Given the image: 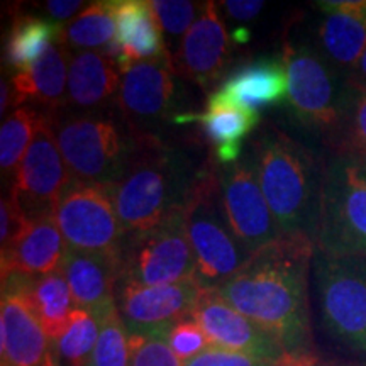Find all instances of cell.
<instances>
[{"label":"cell","mask_w":366,"mask_h":366,"mask_svg":"<svg viewBox=\"0 0 366 366\" xmlns=\"http://www.w3.org/2000/svg\"><path fill=\"white\" fill-rule=\"evenodd\" d=\"M314 248L307 236L278 237L214 290L272 334L295 360H312L307 273Z\"/></svg>","instance_id":"1"},{"label":"cell","mask_w":366,"mask_h":366,"mask_svg":"<svg viewBox=\"0 0 366 366\" xmlns=\"http://www.w3.org/2000/svg\"><path fill=\"white\" fill-rule=\"evenodd\" d=\"M251 158L264 199L283 236H317L322 173L312 153L282 131L253 141Z\"/></svg>","instance_id":"2"},{"label":"cell","mask_w":366,"mask_h":366,"mask_svg":"<svg viewBox=\"0 0 366 366\" xmlns=\"http://www.w3.org/2000/svg\"><path fill=\"white\" fill-rule=\"evenodd\" d=\"M195 175L185 154L141 134L124 175L107 187L126 236L149 231L183 207Z\"/></svg>","instance_id":"3"},{"label":"cell","mask_w":366,"mask_h":366,"mask_svg":"<svg viewBox=\"0 0 366 366\" xmlns=\"http://www.w3.org/2000/svg\"><path fill=\"white\" fill-rule=\"evenodd\" d=\"M183 216L197 263L195 280L204 290H216L244 267L251 253L229 226L212 167L197 172Z\"/></svg>","instance_id":"4"},{"label":"cell","mask_w":366,"mask_h":366,"mask_svg":"<svg viewBox=\"0 0 366 366\" xmlns=\"http://www.w3.org/2000/svg\"><path fill=\"white\" fill-rule=\"evenodd\" d=\"M51 116L71 180L111 187L124 175L141 134L131 137L116 119L102 114Z\"/></svg>","instance_id":"5"},{"label":"cell","mask_w":366,"mask_h":366,"mask_svg":"<svg viewBox=\"0 0 366 366\" xmlns=\"http://www.w3.org/2000/svg\"><path fill=\"white\" fill-rule=\"evenodd\" d=\"M315 248L334 258H366V173L346 154L322 172Z\"/></svg>","instance_id":"6"},{"label":"cell","mask_w":366,"mask_h":366,"mask_svg":"<svg viewBox=\"0 0 366 366\" xmlns=\"http://www.w3.org/2000/svg\"><path fill=\"white\" fill-rule=\"evenodd\" d=\"M287 102L300 124L324 132L342 129L355 86L342 80L322 51L305 44H287Z\"/></svg>","instance_id":"7"},{"label":"cell","mask_w":366,"mask_h":366,"mask_svg":"<svg viewBox=\"0 0 366 366\" xmlns=\"http://www.w3.org/2000/svg\"><path fill=\"white\" fill-rule=\"evenodd\" d=\"M195 274L197 263L183 207L173 210L157 227L126 236L119 282L158 287L195 280Z\"/></svg>","instance_id":"8"},{"label":"cell","mask_w":366,"mask_h":366,"mask_svg":"<svg viewBox=\"0 0 366 366\" xmlns=\"http://www.w3.org/2000/svg\"><path fill=\"white\" fill-rule=\"evenodd\" d=\"M322 324L342 345L366 353V258H315Z\"/></svg>","instance_id":"9"},{"label":"cell","mask_w":366,"mask_h":366,"mask_svg":"<svg viewBox=\"0 0 366 366\" xmlns=\"http://www.w3.org/2000/svg\"><path fill=\"white\" fill-rule=\"evenodd\" d=\"M53 217L68 248L121 259L126 232L107 187L71 180Z\"/></svg>","instance_id":"10"},{"label":"cell","mask_w":366,"mask_h":366,"mask_svg":"<svg viewBox=\"0 0 366 366\" xmlns=\"http://www.w3.org/2000/svg\"><path fill=\"white\" fill-rule=\"evenodd\" d=\"M70 183V172L54 134L53 116L44 112L33 143L14 173L9 197L27 219H36L53 214L54 204Z\"/></svg>","instance_id":"11"},{"label":"cell","mask_w":366,"mask_h":366,"mask_svg":"<svg viewBox=\"0 0 366 366\" xmlns=\"http://www.w3.org/2000/svg\"><path fill=\"white\" fill-rule=\"evenodd\" d=\"M217 178L229 226L251 254L283 236L259 187L251 154L222 167Z\"/></svg>","instance_id":"12"},{"label":"cell","mask_w":366,"mask_h":366,"mask_svg":"<svg viewBox=\"0 0 366 366\" xmlns=\"http://www.w3.org/2000/svg\"><path fill=\"white\" fill-rule=\"evenodd\" d=\"M200 292L197 280L158 287L119 282L117 310L129 334H167L190 317Z\"/></svg>","instance_id":"13"},{"label":"cell","mask_w":366,"mask_h":366,"mask_svg":"<svg viewBox=\"0 0 366 366\" xmlns=\"http://www.w3.org/2000/svg\"><path fill=\"white\" fill-rule=\"evenodd\" d=\"M190 317L200 324L214 347L262 360H295L283 350L280 342L274 340L272 334L264 331L249 317H246L244 314H241L239 310H236L232 305H229L214 290L202 288Z\"/></svg>","instance_id":"14"},{"label":"cell","mask_w":366,"mask_h":366,"mask_svg":"<svg viewBox=\"0 0 366 366\" xmlns=\"http://www.w3.org/2000/svg\"><path fill=\"white\" fill-rule=\"evenodd\" d=\"M173 58L139 61L122 70L117 109L134 126L157 124L173 116L178 105Z\"/></svg>","instance_id":"15"},{"label":"cell","mask_w":366,"mask_h":366,"mask_svg":"<svg viewBox=\"0 0 366 366\" xmlns=\"http://www.w3.org/2000/svg\"><path fill=\"white\" fill-rule=\"evenodd\" d=\"M51 341L31 309L19 274L2 280L0 355L2 366H43Z\"/></svg>","instance_id":"16"},{"label":"cell","mask_w":366,"mask_h":366,"mask_svg":"<svg viewBox=\"0 0 366 366\" xmlns=\"http://www.w3.org/2000/svg\"><path fill=\"white\" fill-rule=\"evenodd\" d=\"M231 61V39L219 16L216 2H205L199 17L183 36L173 54L177 75L185 76L204 89L219 80Z\"/></svg>","instance_id":"17"},{"label":"cell","mask_w":366,"mask_h":366,"mask_svg":"<svg viewBox=\"0 0 366 366\" xmlns=\"http://www.w3.org/2000/svg\"><path fill=\"white\" fill-rule=\"evenodd\" d=\"M75 307L102 320L117 309L121 259L68 248L61 267Z\"/></svg>","instance_id":"18"},{"label":"cell","mask_w":366,"mask_h":366,"mask_svg":"<svg viewBox=\"0 0 366 366\" xmlns=\"http://www.w3.org/2000/svg\"><path fill=\"white\" fill-rule=\"evenodd\" d=\"M66 249L53 214L29 219L12 244L2 249V280L11 274L39 277L59 272Z\"/></svg>","instance_id":"19"},{"label":"cell","mask_w":366,"mask_h":366,"mask_svg":"<svg viewBox=\"0 0 366 366\" xmlns=\"http://www.w3.org/2000/svg\"><path fill=\"white\" fill-rule=\"evenodd\" d=\"M71 49L63 44H53L46 49L33 66L16 71L11 81V107H21L27 102L39 105L41 111L58 114L65 107L70 70Z\"/></svg>","instance_id":"20"},{"label":"cell","mask_w":366,"mask_h":366,"mask_svg":"<svg viewBox=\"0 0 366 366\" xmlns=\"http://www.w3.org/2000/svg\"><path fill=\"white\" fill-rule=\"evenodd\" d=\"M116 39L109 54L117 59L121 71L148 59L173 58L168 51L157 17L146 0H116Z\"/></svg>","instance_id":"21"},{"label":"cell","mask_w":366,"mask_h":366,"mask_svg":"<svg viewBox=\"0 0 366 366\" xmlns=\"http://www.w3.org/2000/svg\"><path fill=\"white\" fill-rule=\"evenodd\" d=\"M288 80L282 59L259 58L232 71L207 104H229L259 112L264 105L280 104L287 97Z\"/></svg>","instance_id":"22"},{"label":"cell","mask_w":366,"mask_h":366,"mask_svg":"<svg viewBox=\"0 0 366 366\" xmlns=\"http://www.w3.org/2000/svg\"><path fill=\"white\" fill-rule=\"evenodd\" d=\"M320 51L334 66L355 70L366 53V0L320 2Z\"/></svg>","instance_id":"23"},{"label":"cell","mask_w":366,"mask_h":366,"mask_svg":"<svg viewBox=\"0 0 366 366\" xmlns=\"http://www.w3.org/2000/svg\"><path fill=\"white\" fill-rule=\"evenodd\" d=\"M122 71L117 59L105 51H76L68 70L65 107L95 111L117 99Z\"/></svg>","instance_id":"24"},{"label":"cell","mask_w":366,"mask_h":366,"mask_svg":"<svg viewBox=\"0 0 366 366\" xmlns=\"http://www.w3.org/2000/svg\"><path fill=\"white\" fill-rule=\"evenodd\" d=\"M21 283L48 340L56 342L66 331L76 309L65 277L61 272H54L39 277H21Z\"/></svg>","instance_id":"25"},{"label":"cell","mask_w":366,"mask_h":366,"mask_svg":"<svg viewBox=\"0 0 366 366\" xmlns=\"http://www.w3.org/2000/svg\"><path fill=\"white\" fill-rule=\"evenodd\" d=\"M63 24L41 17L24 16L14 21L6 43V61L16 71L27 70L53 44H59Z\"/></svg>","instance_id":"26"},{"label":"cell","mask_w":366,"mask_h":366,"mask_svg":"<svg viewBox=\"0 0 366 366\" xmlns=\"http://www.w3.org/2000/svg\"><path fill=\"white\" fill-rule=\"evenodd\" d=\"M116 0H99L89 4L70 24L63 26L59 44L75 48L76 51L107 53L116 39Z\"/></svg>","instance_id":"27"},{"label":"cell","mask_w":366,"mask_h":366,"mask_svg":"<svg viewBox=\"0 0 366 366\" xmlns=\"http://www.w3.org/2000/svg\"><path fill=\"white\" fill-rule=\"evenodd\" d=\"M259 112L229 104H207L205 112L180 114L173 117L177 124L200 122L205 136L216 148L241 146L242 137L249 134L259 122Z\"/></svg>","instance_id":"28"},{"label":"cell","mask_w":366,"mask_h":366,"mask_svg":"<svg viewBox=\"0 0 366 366\" xmlns=\"http://www.w3.org/2000/svg\"><path fill=\"white\" fill-rule=\"evenodd\" d=\"M43 111L33 105H21L2 122L0 129V168L4 175H14L33 143L43 119Z\"/></svg>","instance_id":"29"},{"label":"cell","mask_w":366,"mask_h":366,"mask_svg":"<svg viewBox=\"0 0 366 366\" xmlns=\"http://www.w3.org/2000/svg\"><path fill=\"white\" fill-rule=\"evenodd\" d=\"M100 332V322L90 312L73 310L66 331L51 342L58 358L68 366H89Z\"/></svg>","instance_id":"30"},{"label":"cell","mask_w":366,"mask_h":366,"mask_svg":"<svg viewBox=\"0 0 366 366\" xmlns=\"http://www.w3.org/2000/svg\"><path fill=\"white\" fill-rule=\"evenodd\" d=\"M129 332L116 309L100 320V332L89 366H129Z\"/></svg>","instance_id":"31"},{"label":"cell","mask_w":366,"mask_h":366,"mask_svg":"<svg viewBox=\"0 0 366 366\" xmlns=\"http://www.w3.org/2000/svg\"><path fill=\"white\" fill-rule=\"evenodd\" d=\"M149 7L162 27V33L173 39L189 33L202 11L200 4L187 0H149Z\"/></svg>","instance_id":"32"},{"label":"cell","mask_w":366,"mask_h":366,"mask_svg":"<svg viewBox=\"0 0 366 366\" xmlns=\"http://www.w3.org/2000/svg\"><path fill=\"white\" fill-rule=\"evenodd\" d=\"M342 154L355 159L366 158V86H355L350 111L342 126Z\"/></svg>","instance_id":"33"},{"label":"cell","mask_w":366,"mask_h":366,"mask_svg":"<svg viewBox=\"0 0 366 366\" xmlns=\"http://www.w3.org/2000/svg\"><path fill=\"white\" fill-rule=\"evenodd\" d=\"M129 366H183L167 342V334H129Z\"/></svg>","instance_id":"34"},{"label":"cell","mask_w":366,"mask_h":366,"mask_svg":"<svg viewBox=\"0 0 366 366\" xmlns=\"http://www.w3.org/2000/svg\"><path fill=\"white\" fill-rule=\"evenodd\" d=\"M167 342L182 363H187V361L194 360L195 356L202 355L209 347H214L200 324L192 317L183 319L175 324L167 332Z\"/></svg>","instance_id":"35"},{"label":"cell","mask_w":366,"mask_h":366,"mask_svg":"<svg viewBox=\"0 0 366 366\" xmlns=\"http://www.w3.org/2000/svg\"><path fill=\"white\" fill-rule=\"evenodd\" d=\"M309 363H314V358L304 361H272L234 353V351H226L221 350V347H209L202 355L183 363V366H304Z\"/></svg>","instance_id":"36"},{"label":"cell","mask_w":366,"mask_h":366,"mask_svg":"<svg viewBox=\"0 0 366 366\" xmlns=\"http://www.w3.org/2000/svg\"><path fill=\"white\" fill-rule=\"evenodd\" d=\"M29 221L24 212L17 207L11 197H2L0 202V244L2 249L12 244V241L19 236L22 227Z\"/></svg>","instance_id":"37"},{"label":"cell","mask_w":366,"mask_h":366,"mask_svg":"<svg viewBox=\"0 0 366 366\" xmlns=\"http://www.w3.org/2000/svg\"><path fill=\"white\" fill-rule=\"evenodd\" d=\"M264 2L262 0H226L224 9L229 16L237 21H251L262 12Z\"/></svg>","instance_id":"38"},{"label":"cell","mask_w":366,"mask_h":366,"mask_svg":"<svg viewBox=\"0 0 366 366\" xmlns=\"http://www.w3.org/2000/svg\"><path fill=\"white\" fill-rule=\"evenodd\" d=\"M85 6V2H79V0H49V2L44 4V9L54 21L63 24L66 19H70L73 14H76Z\"/></svg>","instance_id":"39"},{"label":"cell","mask_w":366,"mask_h":366,"mask_svg":"<svg viewBox=\"0 0 366 366\" xmlns=\"http://www.w3.org/2000/svg\"><path fill=\"white\" fill-rule=\"evenodd\" d=\"M350 84L353 86H366V53L363 54V58L360 59V63L356 65L353 71L350 73Z\"/></svg>","instance_id":"40"},{"label":"cell","mask_w":366,"mask_h":366,"mask_svg":"<svg viewBox=\"0 0 366 366\" xmlns=\"http://www.w3.org/2000/svg\"><path fill=\"white\" fill-rule=\"evenodd\" d=\"M2 100H0V114H6L7 107H11V85L6 84V80H2Z\"/></svg>","instance_id":"41"},{"label":"cell","mask_w":366,"mask_h":366,"mask_svg":"<svg viewBox=\"0 0 366 366\" xmlns=\"http://www.w3.org/2000/svg\"><path fill=\"white\" fill-rule=\"evenodd\" d=\"M43 366H68V365H65L61 360L58 358L56 351H54V347L51 345V350H49L48 356H46V361H44Z\"/></svg>","instance_id":"42"},{"label":"cell","mask_w":366,"mask_h":366,"mask_svg":"<svg viewBox=\"0 0 366 366\" xmlns=\"http://www.w3.org/2000/svg\"><path fill=\"white\" fill-rule=\"evenodd\" d=\"M361 167H363V170H365V173H366V158L365 159H361Z\"/></svg>","instance_id":"43"},{"label":"cell","mask_w":366,"mask_h":366,"mask_svg":"<svg viewBox=\"0 0 366 366\" xmlns=\"http://www.w3.org/2000/svg\"><path fill=\"white\" fill-rule=\"evenodd\" d=\"M304 366H314V363H309V365H304Z\"/></svg>","instance_id":"44"}]
</instances>
